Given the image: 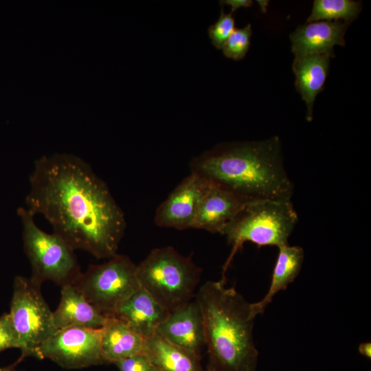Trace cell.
<instances>
[{"label": "cell", "mask_w": 371, "mask_h": 371, "mask_svg": "<svg viewBox=\"0 0 371 371\" xmlns=\"http://www.w3.org/2000/svg\"><path fill=\"white\" fill-rule=\"evenodd\" d=\"M27 208L42 215L74 250L98 259L117 254L126 227L124 214L106 183L74 155L36 160L30 175Z\"/></svg>", "instance_id": "1"}, {"label": "cell", "mask_w": 371, "mask_h": 371, "mask_svg": "<svg viewBox=\"0 0 371 371\" xmlns=\"http://www.w3.org/2000/svg\"><path fill=\"white\" fill-rule=\"evenodd\" d=\"M190 170L229 191L243 203L291 200L293 192L278 137L221 144L193 158Z\"/></svg>", "instance_id": "2"}, {"label": "cell", "mask_w": 371, "mask_h": 371, "mask_svg": "<svg viewBox=\"0 0 371 371\" xmlns=\"http://www.w3.org/2000/svg\"><path fill=\"white\" fill-rule=\"evenodd\" d=\"M225 284V278L207 281L195 295L203 317L208 369L256 371L258 352L253 328L256 315L251 303Z\"/></svg>", "instance_id": "3"}, {"label": "cell", "mask_w": 371, "mask_h": 371, "mask_svg": "<svg viewBox=\"0 0 371 371\" xmlns=\"http://www.w3.org/2000/svg\"><path fill=\"white\" fill-rule=\"evenodd\" d=\"M202 269L174 247L155 248L137 265L141 287L168 312L195 297Z\"/></svg>", "instance_id": "4"}, {"label": "cell", "mask_w": 371, "mask_h": 371, "mask_svg": "<svg viewBox=\"0 0 371 371\" xmlns=\"http://www.w3.org/2000/svg\"><path fill=\"white\" fill-rule=\"evenodd\" d=\"M297 214L291 200H259L244 203L221 234L233 246L225 269L235 253L245 242L259 247L288 245Z\"/></svg>", "instance_id": "5"}, {"label": "cell", "mask_w": 371, "mask_h": 371, "mask_svg": "<svg viewBox=\"0 0 371 371\" xmlns=\"http://www.w3.org/2000/svg\"><path fill=\"white\" fill-rule=\"evenodd\" d=\"M17 214L23 227L24 251L32 269L30 279L41 286L45 281L61 286L74 284L82 272L75 250L58 234L40 229L35 215L27 207H19Z\"/></svg>", "instance_id": "6"}, {"label": "cell", "mask_w": 371, "mask_h": 371, "mask_svg": "<svg viewBox=\"0 0 371 371\" xmlns=\"http://www.w3.org/2000/svg\"><path fill=\"white\" fill-rule=\"evenodd\" d=\"M73 284L106 317L141 287L137 265L118 254L104 263L90 265Z\"/></svg>", "instance_id": "7"}, {"label": "cell", "mask_w": 371, "mask_h": 371, "mask_svg": "<svg viewBox=\"0 0 371 371\" xmlns=\"http://www.w3.org/2000/svg\"><path fill=\"white\" fill-rule=\"evenodd\" d=\"M41 286L25 277L18 276L14 280L8 314L21 351V360L29 356L37 358L40 346L58 330Z\"/></svg>", "instance_id": "8"}, {"label": "cell", "mask_w": 371, "mask_h": 371, "mask_svg": "<svg viewBox=\"0 0 371 371\" xmlns=\"http://www.w3.org/2000/svg\"><path fill=\"white\" fill-rule=\"evenodd\" d=\"M100 328L72 326L58 330L38 348L37 358L49 359L67 369L102 364Z\"/></svg>", "instance_id": "9"}, {"label": "cell", "mask_w": 371, "mask_h": 371, "mask_svg": "<svg viewBox=\"0 0 371 371\" xmlns=\"http://www.w3.org/2000/svg\"><path fill=\"white\" fill-rule=\"evenodd\" d=\"M209 181L190 172L157 207L154 223L178 230L192 229L200 201Z\"/></svg>", "instance_id": "10"}, {"label": "cell", "mask_w": 371, "mask_h": 371, "mask_svg": "<svg viewBox=\"0 0 371 371\" xmlns=\"http://www.w3.org/2000/svg\"><path fill=\"white\" fill-rule=\"evenodd\" d=\"M156 334L167 341L199 356L205 346L203 317L195 297L169 313Z\"/></svg>", "instance_id": "11"}, {"label": "cell", "mask_w": 371, "mask_h": 371, "mask_svg": "<svg viewBox=\"0 0 371 371\" xmlns=\"http://www.w3.org/2000/svg\"><path fill=\"white\" fill-rule=\"evenodd\" d=\"M351 23L319 21L300 25L290 34L291 50L295 58L310 54H335V45H346L344 35Z\"/></svg>", "instance_id": "12"}, {"label": "cell", "mask_w": 371, "mask_h": 371, "mask_svg": "<svg viewBox=\"0 0 371 371\" xmlns=\"http://www.w3.org/2000/svg\"><path fill=\"white\" fill-rule=\"evenodd\" d=\"M236 195L209 181L192 229L221 233L243 205Z\"/></svg>", "instance_id": "13"}, {"label": "cell", "mask_w": 371, "mask_h": 371, "mask_svg": "<svg viewBox=\"0 0 371 371\" xmlns=\"http://www.w3.org/2000/svg\"><path fill=\"white\" fill-rule=\"evenodd\" d=\"M170 312L140 287L120 304L113 317L119 319L144 339L156 334Z\"/></svg>", "instance_id": "14"}, {"label": "cell", "mask_w": 371, "mask_h": 371, "mask_svg": "<svg viewBox=\"0 0 371 371\" xmlns=\"http://www.w3.org/2000/svg\"><path fill=\"white\" fill-rule=\"evenodd\" d=\"M60 303L53 311V321L57 330L82 326L101 328L107 317L91 304L73 284L62 286Z\"/></svg>", "instance_id": "15"}, {"label": "cell", "mask_w": 371, "mask_h": 371, "mask_svg": "<svg viewBox=\"0 0 371 371\" xmlns=\"http://www.w3.org/2000/svg\"><path fill=\"white\" fill-rule=\"evenodd\" d=\"M335 54H310L295 58L293 70L295 76V87L306 102L308 121L313 119L315 98L324 89L327 78L330 60Z\"/></svg>", "instance_id": "16"}, {"label": "cell", "mask_w": 371, "mask_h": 371, "mask_svg": "<svg viewBox=\"0 0 371 371\" xmlns=\"http://www.w3.org/2000/svg\"><path fill=\"white\" fill-rule=\"evenodd\" d=\"M102 357L105 363H113L142 353L145 339L119 319L107 317L100 328Z\"/></svg>", "instance_id": "17"}, {"label": "cell", "mask_w": 371, "mask_h": 371, "mask_svg": "<svg viewBox=\"0 0 371 371\" xmlns=\"http://www.w3.org/2000/svg\"><path fill=\"white\" fill-rule=\"evenodd\" d=\"M142 352L159 371H203L200 356L167 341L157 334L145 339Z\"/></svg>", "instance_id": "18"}, {"label": "cell", "mask_w": 371, "mask_h": 371, "mask_svg": "<svg viewBox=\"0 0 371 371\" xmlns=\"http://www.w3.org/2000/svg\"><path fill=\"white\" fill-rule=\"evenodd\" d=\"M278 255L273 269L271 282L267 293L259 302L251 303L252 309L257 316L262 314L273 297L284 290L298 276L304 260L303 249L299 246L288 245L278 247Z\"/></svg>", "instance_id": "19"}, {"label": "cell", "mask_w": 371, "mask_h": 371, "mask_svg": "<svg viewBox=\"0 0 371 371\" xmlns=\"http://www.w3.org/2000/svg\"><path fill=\"white\" fill-rule=\"evenodd\" d=\"M362 9L361 1L352 0H315L306 23L319 21H344L351 23Z\"/></svg>", "instance_id": "20"}, {"label": "cell", "mask_w": 371, "mask_h": 371, "mask_svg": "<svg viewBox=\"0 0 371 371\" xmlns=\"http://www.w3.org/2000/svg\"><path fill=\"white\" fill-rule=\"evenodd\" d=\"M251 34V24L235 29L221 49L223 54L235 60L243 59L249 50Z\"/></svg>", "instance_id": "21"}, {"label": "cell", "mask_w": 371, "mask_h": 371, "mask_svg": "<svg viewBox=\"0 0 371 371\" xmlns=\"http://www.w3.org/2000/svg\"><path fill=\"white\" fill-rule=\"evenodd\" d=\"M233 12L225 13L222 8L218 20L208 28V34L213 45L217 49L223 46L235 30Z\"/></svg>", "instance_id": "22"}, {"label": "cell", "mask_w": 371, "mask_h": 371, "mask_svg": "<svg viewBox=\"0 0 371 371\" xmlns=\"http://www.w3.org/2000/svg\"><path fill=\"white\" fill-rule=\"evenodd\" d=\"M114 364L119 371H159L143 352L121 359Z\"/></svg>", "instance_id": "23"}, {"label": "cell", "mask_w": 371, "mask_h": 371, "mask_svg": "<svg viewBox=\"0 0 371 371\" xmlns=\"http://www.w3.org/2000/svg\"><path fill=\"white\" fill-rule=\"evenodd\" d=\"M18 341L8 313L0 317V352L10 348H18Z\"/></svg>", "instance_id": "24"}, {"label": "cell", "mask_w": 371, "mask_h": 371, "mask_svg": "<svg viewBox=\"0 0 371 371\" xmlns=\"http://www.w3.org/2000/svg\"><path fill=\"white\" fill-rule=\"evenodd\" d=\"M220 2L221 4L224 3L230 5L232 8V12H233L241 7H249L253 3V2L249 0H227Z\"/></svg>", "instance_id": "25"}, {"label": "cell", "mask_w": 371, "mask_h": 371, "mask_svg": "<svg viewBox=\"0 0 371 371\" xmlns=\"http://www.w3.org/2000/svg\"><path fill=\"white\" fill-rule=\"evenodd\" d=\"M359 352L363 356L370 359L371 357V344L370 342L361 343L359 346Z\"/></svg>", "instance_id": "26"}, {"label": "cell", "mask_w": 371, "mask_h": 371, "mask_svg": "<svg viewBox=\"0 0 371 371\" xmlns=\"http://www.w3.org/2000/svg\"><path fill=\"white\" fill-rule=\"evenodd\" d=\"M22 360L19 359L17 361L12 365L5 367H0V371H15L16 366Z\"/></svg>", "instance_id": "27"}, {"label": "cell", "mask_w": 371, "mask_h": 371, "mask_svg": "<svg viewBox=\"0 0 371 371\" xmlns=\"http://www.w3.org/2000/svg\"><path fill=\"white\" fill-rule=\"evenodd\" d=\"M265 1H258V3L261 5V8L264 11H265V9L267 8V3H264Z\"/></svg>", "instance_id": "28"}, {"label": "cell", "mask_w": 371, "mask_h": 371, "mask_svg": "<svg viewBox=\"0 0 371 371\" xmlns=\"http://www.w3.org/2000/svg\"><path fill=\"white\" fill-rule=\"evenodd\" d=\"M206 371H214V370H210V369H207V370Z\"/></svg>", "instance_id": "29"}]
</instances>
